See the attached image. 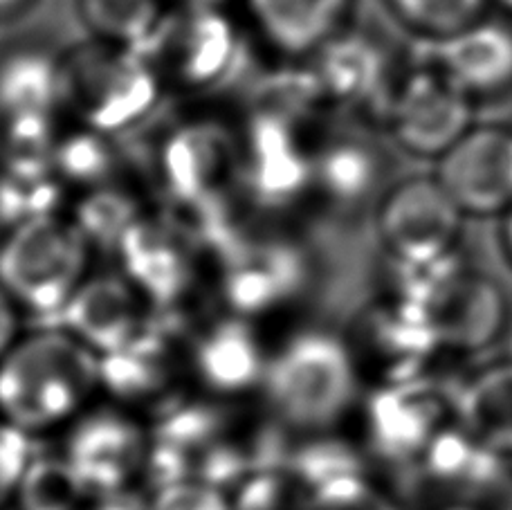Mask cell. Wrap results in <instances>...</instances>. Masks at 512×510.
<instances>
[{"instance_id": "f1b7e54d", "label": "cell", "mask_w": 512, "mask_h": 510, "mask_svg": "<svg viewBox=\"0 0 512 510\" xmlns=\"http://www.w3.org/2000/svg\"><path fill=\"white\" fill-rule=\"evenodd\" d=\"M378 160L373 151L355 140H335L315 149L313 194L331 205L362 203L378 182Z\"/></svg>"}, {"instance_id": "7c38bea8", "label": "cell", "mask_w": 512, "mask_h": 510, "mask_svg": "<svg viewBox=\"0 0 512 510\" xmlns=\"http://www.w3.org/2000/svg\"><path fill=\"white\" fill-rule=\"evenodd\" d=\"M241 138L212 117H191L164 133L155 176L167 207H194L232 198L239 185Z\"/></svg>"}, {"instance_id": "f35d334b", "label": "cell", "mask_w": 512, "mask_h": 510, "mask_svg": "<svg viewBox=\"0 0 512 510\" xmlns=\"http://www.w3.org/2000/svg\"><path fill=\"white\" fill-rule=\"evenodd\" d=\"M81 510H142V504L131 502V497H95Z\"/></svg>"}, {"instance_id": "1f68e13d", "label": "cell", "mask_w": 512, "mask_h": 510, "mask_svg": "<svg viewBox=\"0 0 512 510\" xmlns=\"http://www.w3.org/2000/svg\"><path fill=\"white\" fill-rule=\"evenodd\" d=\"M68 187L54 171L0 165V234L34 218L63 212Z\"/></svg>"}, {"instance_id": "ffe728a7", "label": "cell", "mask_w": 512, "mask_h": 510, "mask_svg": "<svg viewBox=\"0 0 512 510\" xmlns=\"http://www.w3.org/2000/svg\"><path fill=\"white\" fill-rule=\"evenodd\" d=\"M436 180L463 214H506L512 207V131H465L441 156Z\"/></svg>"}, {"instance_id": "7402d4cb", "label": "cell", "mask_w": 512, "mask_h": 510, "mask_svg": "<svg viewBox=\"0 0 512 510\" xmlns=\"http://www.w3.org/2000/svg\"><path fill=\"white\" fill-rule=\"evenodd\" d=\"M259 41L283 59H310L342 32L351 0H239Z\"/></svg>"}, {"instance_id": "30bf717a", "label": "cell", "mask_w": 512, "mask_h": 510, "mask_svg": "<svg viewBox=\"0 0 512 510\" xmlns=\"http://www.w3.org/2000/svg\"><path fill=\"white\" fill-rule=\"evenodd\" d=\"M142 54L158 68L164 86L207 95L230 84L239 72L241 27L223 7L178 5Z\"/></svg>"}, {"instance_id": "7bdbcfd3", "label": "cell", "mask_w": 512, "mask_h": 510, "mask_svg": "<svg viewBox=\"0 0 512 510\" xmlns=\"http://www.w3.org/2000/svg\"><path fill=\"white\" fill-rule=\"evenodd\" d=\"M443 510H479V508H474V506H447Z\"/></svg>"}, {"instance_id": "9a60e30c", "label": "cell", "mask_w": 512, "mask_h": 510, "mask_svg": "<svg viewBox=\"0 0 512 510\" xmlns=\"http://www.w3.org/2000/svg\"><path fill=\"white\" fill-rule=\"evenodd\" d=\"M360 427L367 450L378 459L416 463L445 425V400L418 380L391 382L360 398Z\"/></svg>"}, {"instance_id": "52a82bcc", "label": "cell", "mask_w": 512, "mask_h": 510, "mask_svg": "<svg viewBox=\"0 0 512 510\" xmlns=\"http://www.w3.org/2000/svg\"><path fill=\"white\" fill-rule=\"evenodd\" d=\"M221 311L259 324L286 311L310 286V254L288 234L245 230L209 263Z\"/></svg>"}, {"instance_id": "484cf974", "label": "cell", "mask_w": 512, "mask_h": 510, "mask_svg": "<svg viewBox=\"0 0 512 510\" xmlns=\"http://www.w3.org/2000/svg\"><path fill=\"white\" fill-rule=\"evenodd\" d=\"M456 423L501 457H512V362L474 376L456 398Z\"/></svg>"}, {"instance_id": "d590c367", "label": "cell", "mask_w": 512, "mask_h": 510, "mask_svg": "<svg viewBox=\"0 0 512 510\" xmlns=\"http://www.w3.org/2000/svg\"><path fill=\"white\" fill-rule=\"evenodd\" d=\"M142 510H232L230 493L196 479L171 481L146 493Z\"/></svg>"}, {"instance_id": "b9f144b4", "label": "cell", "mask_w": 512, "mask_h": 510, "mask_svg": "<svg viewBox=\"0 0 512 510\" xmlns=\"http://www.w3.org/2000/svg\"><path fill=\"white\" fill-rule=\"evenodd\" d=\"M504 241L512 259V207L506 212V225H504Z\"/></svg>"}, {"instance_id": "f546056e", "label": "cell", "mask_w": 512, "mask_h": 510, "mask_svg": "<svg viewBox=\"0 0 512 510\" xmlns=\"http://www.w3.org/2000/svg\"><path fill=\"white\" fill-rule=\"evenodd\" d=\"M52 167L68 189L84 191L117 178L120 153L113 144V135L75 124L59 133Z\"/></svg>"}, {"instance_id": "9c48e42d", "label": "cell", "mask_w": 512, "mask_h": 510, "mask_svg": "<svg viewBox=\"0 0 512 510\" xmlns=\"http://www.w3.org/2000/svg\"><path fill=\"white\" fill-rule=\"evenodd\" d=\"M93 497H131L151 472V423L108 400L63 430L61 448Z\"/></svg>"}, {"instance_id": "60d3db41", "label": "cell", "mask_w": 512, "mask_h": 510, "mask_svg": "<svg viewBox=\"0 0 512 510\" xmlns=\"http://www.w3.org/2000/svg\"><path fill=\"white\" fill-rule=\"evenodd\" d=\"M225 0H178V5L185 7H223Z\"/></svg>"}, {"instance_id": "d6a6232c", "label": "cell", "mask_w": 512, "mask_h": 510, "mask_svg": "<svg viewBox=\"0 0 512 510\" xmlns=\"http://www.w3.org/2000/svg\"><path fill=\"white\" fill-rule=\"evenodd\" d=\"M230 502L232 510H310L313 490L281 459L241 479Z\"/></svg>"}, {"instance_id": "d6986e66", "label": "cell", "mask_w": 512, "mask_h": 510, "mask_svg": "<svg viewBox=\"0 0 512 510\" xmlns=\"http://www.w3.org/2000/svg\"><path fill=\"white\" fill-rule=\"evenodd\" d=\"M270 353L256 322L243 317L221 313L194 326L191 371L196 389L218 398L259 396Z\"/></svg>"}, {"instance_id": "e575fe53", "label": "cell", "mask_w": 512, "mask_h": 510, "mask_svg": "<svg viewBox=\"0 0 512 510\" xmlns=\"http://www.w3.org/2000/svg\"><path fill=\"white\" fill-rule=\"evenodd\" d=\"M310 510H396L389 497L373 484L367 470L353 472L313 490Z\"/></svg>"}, {"instance_id": "6da1fadb", "label": "cell", "mask_w": 512, "mask_h": 510, "mask_svg": "<svg viewBox=\"0 0 512 510\" xmlns=\"http://www.w3.org/2000/svg\"><path fill=\"white\" fill-rule=\"evenodd\" d=\"M153 450L146 490L196 479L230 490L286 454L290 434L259 396L218 398L194 391L151 423Z\"/></svg>"}, {"instance_id": "4316f807", "label": "cell", "mask_w": 512, "mask_h": 510, "mask_svg": "<svg viewBox=\"0 0 512 510\" xmlns=\"http://www.w3.org/2000/svg\"><path fill=\"white\" fill-rule=\"evenodd\" d=\"M149 212L142 196L126 182L115 178L104 185L77 191L75 203L66 212L95 250L113 254L122 236Z\"/></svg>"}, {"instance_id": "8fae6325", "label": "cell", "mask_w": 512, "mask_h": 510, "mask_svg": "<svg viewBox=\"0 0 512 510\" xmlns=\"http://www.w3.org/2000/svg\"><path fill=\"white\" fill-rule=\"evenodd\" d=\"M113 257L155 313L182 315L209 277L203 248L162 209H149L122 236Z\"/></svg>"}, {"instance_id": "74e56055", "label": "cell", "mask_w": 512, "mask_h": 510, "mask_svg": "<svg viewBox=\"0 0 512 510\" xmlns=\"http://www.w3.org/2000/svg\"><path fill=\"white\" fill-rule=\"evenodd\" d=\"M23 317V308L14 302V297L0 284V360L25 333Z\"/></svg>"}, {"instance_id": "d4e9b609", "label": "cell", "mask_w": 512, "mask_h": 510, "mask_svg": "<svg viewBox=\"0 0 512 510\" xmlns=\"http://www.w3.org/2000/svg\"><path fill=\"white\" fill-rule=\"evenodd\" d=\"M61 113V54L21 45L0 54V124Z\"/></svg>"}, {"instance_id": "4fadbf2b", "label": "cell", "mask_w": 512, "mask_h": 510, "mask_svg": "<svg viewBox=\"0 0 512 510\" xmlns=\"http://www.w3.org/2000/svg\"><path fill=\"white\" fill-rule=\"evenodd\" d=\"M292 117L252 108L241 138L239 187L254 205L281 209L313 196L315 149Z\"/></svg>"}, {"instance_id": "4dcf8cb0", "label": "cell", "mask_w": 512, "mask_h": 510, "mask_svg": "<svg viewBox=\"0 0 512 510\" xmlns=\"http://www.w3.org/2000/svg\"><path fill=\"white\" fill-rule=\"evenodd\" d=\"M93 495L81 484L66 454L36 452L27 463L25 475L14 499L16 510H81Z\"/></svg>"}, {"instance_id": "cb8c5ba5", "label": "cell", "mask_w": 512, "mask_h": 510, "mask_svg": "<svg viewBox=\"0 0 512 510\" xmlns=\"http://www.w3.org/2000/svg\"><path fill=\"white\" fill-rule=\"evenodd\" d=\"M306 61L326 104H364L384 93L387 63L364 36L335 34Z\"/></svg>"}, {"instance_id": "e0dca14e", "label": "cell", "mask_w": 512, "mask_h": 510, "mask_svg": "<svg viewBox=\"0 0 512 510\" xmlns=\"http://www.w3.org/2000/svg\"><path fill=\"white\" fill-rule=\"evenodd\" d=\"M387 117L407 151L441 158L470 131V95L423 63L387 97Z\"/></svg>"}, {"instance_id": "7a4b0ae2", "label": "cell", "mask_w": 512, "mask_h": 510, "mask_svg": "<svg viewBox=\"0 0 512 510\" xmlns=\"http://www.w3.org/2000/svg\"><path fill=\"white\" fill-rule=\"evenodd\" d=\"M99 396V355L59 324L23 333L0 360V418L32 439L66 430Z\"/></svg>"}, {"instance_id": "2e32d148", "label": "cell", "mask_w": 512, "mask_h": 510, "mask_svg": "<svg viewBox=\"0 0 512 510\" xmlns=\"http://www.w3.org/2000/svg\"><path fill=\"white\" fill-rule=\"evenodd\" d=\"M344 342L360 371V378L371 376L378 385L411 380L416 367L438 349L432 333L414 306L405 297L391 304H376L353 317Z\"/></svg>"}, {"instance_id": "ac0fdd59", "label": "cell", "mask_w": 512, "mask_h": 510, "mask_svg": "<svg viewBox=\"0 0 512 510\" xmlns=\"http://www.w3.org/2000/svg\"><path fill=\"white\" fill-rule=\"evenodd\" d=\"M153 317L155 308L149 299L115 268L108 272L90 270L61 308L57 324L104 358L135 340Z\"/></svg>"}, {"instance_id": "ab89813d", "label": "cell", "mask_w": 512, "mask_h": 510, "mask_svg": "<svg viewBox=\"0 0 512 510\" xmlns=\"http://www.w3.org/2000/svg\"><path fill=\"white\" fill-rule=\"evenodd\" d=\"M30 3L32 0H0V18L23 12V9Z\"/></svg>"}, {"instance_id": "277c9868", "label": "cell", "mask_w": 512, "mask_h": 510, "mask_svg": "<svg viewBox=\"0 0 512 510\" xmlns=\"http://www.w3.org/2000/svg\"><path fill=\"white\" fill-rule=\"evenodd\" d=\"M164 81L142 52L90 41L61 54V111L75 124L117 135L153 113Z\"/></svg>"}, {"instance_id": "ba28073f", "label": "cell", "mask_w": 512, "mask_h": 510, "mask_svg": "<svg viewBox=\"0 0 512 510\" xmlns=\"http://www.w3.org/2000/svg\"><path fill=\"white\" fill-rule=\"evenodd\" d=\"M405 270L414 277L400 297L416 308L438 349L481 351L506 329V295L486 272L465 268L450 257L429 268Z\"/></svg>"}, {"instance_id": "44dd1931", "label": "cell", "mask_w": 512, "mask_h": 510, "mask_svg": "<svg viewBox=\"0 0 512 510\" xmlns=\"http://www.w3.org/2000/svg\"><path fill=\"white\" fill-rule=\"evenodd\" d=\"M420 59L470 97L497 93L512 81V30L499 23H470L429 39Z\"/></svg>"}, {"instance_id": "83f0119b", "label": "cell", "mask_w": 512, "mask_h": 510, "mask_svg": "<svg viewBox=\"0 0 512 510\" xmlns=\"http://www.w3.org/2000/svg\"><path fill=\"white\" fill-rule=\"evenodd\" d=\"M81 21L95 41L144 52L167 21V0H77Z\"/></svg>"}, {"instance_id": "3957f363", "label": "cell", "mask_w": 512, "mask_h": 510, "mask_svg": "<svg viewBox=\"0 0 512 510\" xmlns=\"http://www.w3.org/2000/svg\"><path fill=\"white\" fill-rule=\"evenodd\" d=\"M362 378L342 335L308 329L272 349L259 398L290 436L333 432L362 398Z\"/></svg>"}, {"instance_id": "5b68a950", "label": "cell", "mask_w": 512, "mask_h": 510, "mask_svg": "<svg viewBox=\"0 0 512 510\" xmlns=\"http://www.w3.org/2000/svg\"><path fill=\"white\" fill-rule=\"evenodd\" d=\"M95 248L66 212L0 234V284L23 313L54 315L88 277Z\"/></svg>"}, {"instance_id": "8d00e7d4", "label": "cell", "mask_w": 512, "mask_h": 510, "mask_svg": "<svg viewBox=\"0 0 512 510\" xmlns=\"http://www.w3.org/2000/svg\"><path fill=\"white\" fill-rule=\"evenodd\" d=\"M34 454V439L0 418V510L14 508V499Z\"/></svg>"}, {"instance_id": "603a6c76", "label": "cell", "mask_w": 512, "mask_h": 510, "mask_svg": "<svg viewBox=\"0 0 512 510\" xmlns=\"http://www.w3.org/2000/svg\"><path fill=\"white\" fill-rule=\"evenodd\" d=\"M414 466L423 472L427 484L454 495V506H470L468 502L488 495L504 477V457L459 423L443 427Z\"/></svg>"}, {"instance_id": "8992f818", "label": "cell", "mask_w": 512, "mask_h": 510, "mask_svg": "<svg viewBox=\"0 0 512 510\" xmlns=\"http://www.w3.org/2000/svg\"><path fill=\"white\" fill-rule=\"evenodd\" d=\"M194 324L176 313H155L151 324L122 349L99 358L102 398L153 423L194 394Z\"/></svg>"}, {"instance_id": "ee69618b", "label": "cell", "mask_w": 512, "mask_h": 510, "mask_svg": "<svg viewBox=\"0 0 512 510\" xmlns=\"http://www.w3.org/2000/svg\"><path fill=\"white\" fill-rule=\"evenodd\" d=\"M501 3H504L508 9H512V0H501Z\"/></svg>"}, {"instance_id": "5bb4252c", "label": "cell", "mask_w": 512, "mask_h": 510, "mask_svg": "<svg viewBox=\"0 0 512 510\" xmlns=\"http://www.w3.org/2000/svg\"><path fill=\"white\" fill-rule=\"evenodd\" d=\"M463 212L436 178H411L382 196L376 232L389 257L418 270L452 257Z\"/></svg>"}, {"instance_id": "836d02e7", "label": "cell", "mask_w": 512, "mask_h": 510, "mask_svg": "<svg viewBox=\"0 0 512 510\" xmlns=\"http://www.w3.org/2000/svg\"><path fill=\"white\" fill-rule=\"evenodd\" d=\"M389 5L402 23L434 39L477 23L486 0H389Z\"/></svg>"}]
</instances>
